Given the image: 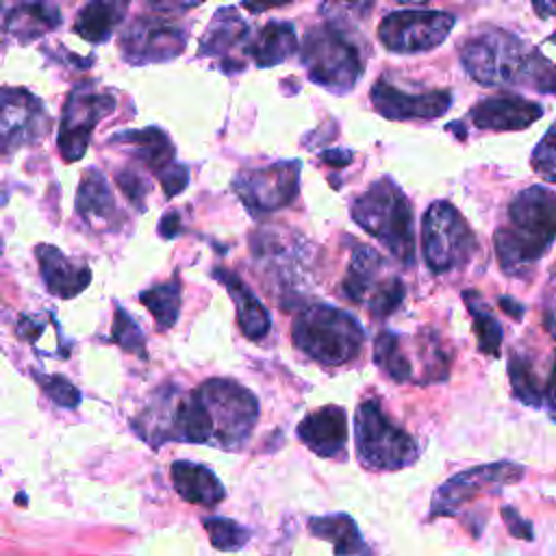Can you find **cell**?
<instances>
[{
  "label": "cell",
  "instance_id": "cell-1",
  "mask_svg": "<svg viewBox=\"0 0 556 556\" xmlns=\"http://www.w3.org/2000/svg\"><path fill=\"white\" fill-rule=\"evenodd\" d=\"M256 417L258 400L250 389L228 378H211L176 402H150L135 428L154 447L174 439L232 452L245 445Z\"/></svg>",
  "mask_w": 556,
  "mask_h": 556
},
{
  "label": "cell",
  "instance_id": "cell-2",
  "mask_svg": "<svg viewBox=\"0 0 556 556\" xmlns=\"http://www.w3.org/2000/svg\"><path fill=\"white\" fill-rule=\"evenodd\" d=\"M556 241V191L532 185L517 191L508 204L506 224L493 235L500 269L506 276H528Z\"/></svg>",
  "mask_w": 556,
  "mask_h": 556
},
{
  "label": "cell",
  "instance_id": "cell-3",
  "mask_svg": "<svg viewBox=\"0 0 556 556\" xmlns=\"http://www.w3.org/2000/svg\"><path fill=\"white\" fill-rule=\"evenodd\" d=\"M460 63L476 83L486 87L530 85L536 91L556 93V65L500 28L471 37L460 48Z\"/></svg>",
  "mask_w": 556,
  "mask_h": 556
},
{
  "label": "cell",
  "instance_id": "cell-4",
  "mask_svg": "<svg viewBox=\"0 0 556 556\" xmlns=\"http://www.w3.org/2000/svg\"><path fill=\"white\" fill-rule=\"evenodd\" d=\"M352 219L400 263H415L413 208L391 176H380L352 202Z\"/></svg>",
  "mask_w": 556,
  "mask_h": 556
},
{
  "label": "cell",
  "instance_id": "cell-5",
  "mask_svg": "<svg viewBox=\"0 0 556 556\" xmlns=\"http://www.w3.org/2000/svg\"><path fill=\"white\" fill-rule=\"evenodd\" d=\"M291 341L311 361L345 365L361 354L365 330L354 315L332 304L313 302L293 317Z\"/></svg>",
  "mask_w": 556,
  "mask_h": 556
},
{
  "label": "cell",
  "instance_id": "cell-6",
  "mask_svg": "<svg viewBox=\"0 0 556 556\" xmlns=\"http://www.w3.org/2000/svg\"><path fill=\"white\" fill-rule=\"evenodd\" d=\"M300 59L315 85L339 96L352 91L365 67L356 39L332 20L308 30Z\"/></svg>",
  "mask_w": 556,
  "mask_h": 556
},
{
  "label": "cell",
  "instance_id": "cell-7",
  "mask_svg": "<svg viewBox=\"0 0 556 556\" xmlns=\"http://www.w3.org/2000/svg\"><path fill=\"white\" fill-rule=\"evenodd\" d=\"M354 432L358 460L367 469L397 471L419 458L417 441L387 415L378 397L358 404Z\"/></svg>",
  "mask_w": 556,
  "mask_h": 556
},
{
  "label": "cell",
  "instance_id": "cell-8",
  "mask_svg": "<svg viewBox=\"0 0 556 556\" xmlns=\"http://www.w3.org/2000/svg\"><path fill=\"white\" fill-rule=\"evenodd\" d=\"M476 248L473 230L452 202L437 200L428 206L421 222V250L432 274H450L465 267Z\"/></svg>",
  "mask_w": 556,
  "mask_h": 556
},
{
  "label": "cell",
  "instance_id": "cell-9",
  "mask_svg": "<svg viewBox=\"0 0 556 556\" xmlns=\"http://www.w3.org/2000/svg\"><path fill=\"white\" fill-rule=\"evenodd\" d=\"M300 161H278L265 167L239 172L232 189L252 215L271 213L289 206L300 191Z\"/></svg>",
  "mask_w": 556,
  "mask_h": 556
},
{
  "label": "cell",
  "instance_id": "cell-10",
  "mask_svg": "<svg viewBox=\"0 0 556 556\" xmlns=\"http://www.w3.org/2000/svg\"><path fill=\"white\" fill-rule=\"evenodd\" d=\"M115 109V98L104 91H96L91 85H78L70 91L61 124H59V135H56V146L63 156V161H80L85 150L89 148L93 128L98 122L106 115H111Z\"/></svg>",
  "mask_w": 556,
  "mask_h": 556
},
{
  "label": "cell",
  "instance_id": "cell-11",
  "mask_svg": "<svg viewBox=\"0 0 556 556\" xmlns=\"http://www.w3.org/2000/svg\"><path fill=\"white\" fill-rule=\"evenodd\" d=\"M454 15L443 11H393L378 26L380 43L397 54H417L437 48L450 35Z\"/></svg>",
  "mask_w": 556,
  "mask_h": 556
},
{
  "label": "cell",
  "instance_id": "cell-12",
  "mask_svg": "<svg viewBox=\"0 0 556 556\" xmlns=\"http://www.w3.org/2000/svg\"><path fill=\"white\" fill-rule=\"evenodd\" d=\"M521 478H523V467L510 460L486 463V465L458 471L437 486L430 500L428 517H454L458 515L460 506L471 502L476 495L500 489L502 484H513Z\"/></svg>",
  "mask_w": 556,
  "mask_h": 556
},
{
  "label": "cell",
  "instance_id": "cell-13",
  "mask_svg": "<svg viewBox=\"0 0 556 556\" xmlns=\"http://www.w3.org/2000/svg\"><path fill=\"white\" fill-rule=\"evenodd\" d=\"M185 46L187 33L165 17H137L119 35V52L132 65L172 61Z\"/></svg>",
  "mask_w": 556,
  "mask_h": 556
},
{
  "label": "cell",
  "instance_id": "cell-14",
  "mask_svg": "<svg viewBox=\"0 0 556 556\" xmlns=\"http://www.w3.org/2000/svg\"><path fill=\"white\" fill-rule=\"evenodd\" d=\"M111 143L128 146L132 156L159 176L165 198L178 195L189 185V169L182 163H176V148L161 128L148 126L122 130L111 137Z\"/></svg>",
  "mask_w": 556,
  "mask_h": 556
},
{
  "label": "cell",
  "instance_id": "cell-15",
  "mask_svg": "<svg viewBox=\"0 0 556 556\" xmlns=\"http://www.w3.org/2000/svg\"><path fill=\"white\" fill-rule=\"evenodd\" d=\"M50 130L41 100L22 87H0V152L11 154Z\"/></svg>",
  "mask_w": 556,
  "mask_h": 556
},
{
  "label": "cell",
  "instance_id": "cell-16",
  "mask_svg": "<svg viewBox=\"0 0 556 556\" xmlns=\"http://www.w3.org/2000/svg\"><path fill=\"white\" fill-rule=\"evenodd\" d=\"M371 104L374 109L395 122L404 119H437L447 113L452 104V93L447 89H434L426 93H406L384 78L376 80L371 87Z\"/></svg>",
  "mask_w": 556,
  "mask_h": 556
},
{
  "label": "cell",
  "instance_id": "cell-17",
  "mask_svg": "<svg viewBox=\"0 0 556 556\" xmlns=\"http://www.w3.org/2000/svg\"><path fill=\"white\" fill-rule=\"evenodd\" d=\"M254 254L267 267V274L291 293V306L300 300L298 287L304 278V243L289 241L285 232H261L254 237Z\"/></svg>",
  "mask_w": 556,
  "mask_h": 556
},
{
  "label": "cell",
  "instance_id": "cell-18",
  "mask_svg": "<svg viewBox=\"0 0 556 556\" xmlns=\"http://www.w3.org/2000/svg\"><path fill=\"white\" fill-rule=\"evenodd\" d=\"M543 115V106L539 102L526 100L521 96H493L478 102L469 111V119L473 126L482 130H523L534 124Z\"/></svg>",
  "mask_w": 556,
  "mask_h": 556
},
{
  "label": "cell",
  "instance_id": "cell-19",
  "mask_svg": "<svg viewBox=\"0 0 556 556\" xmlns=\"http://www.w3.org/2000/svg\"><path fill=\"white\" fill-rule=\"evenodd\" d=\"M298 439L317 456L332 458L343 452L348 441V417L337 404H326L308 413L295 428Z\"/></svg>",
  "mask_w": 556,
  "mask_h": 556
},
{
  "label": "cell",
  "instance_id": "cell-20",
  "mask_svg": "<svg viewBox=\"0 0 556 556\" xmlns=\"http://www.w3.org/2000/svg\"><path fill=\"white\" fill-rule=\"evenodd\" d=\"M41 278L48 291L56 298H74L91 282V269L83 263L67 258L59 248L39 243L35 248Z\"/></svg>",
  "mask_w": 556,
  "mask_h": 556
},
{
  "label": "cell",
  "instance_id": "cell-21",
  "mask_svg": "<svg viewBox=\"0 0 556 556\" xmlns=\"http://www.w3.org/2000/svg\"><path fill=\"white\" fill-rule=\"evenodd\" d=\"M76 211L91 226L100 230L117 228L124 217L117 208L113 191L98 169H87L76 191Z\"/></svg>",
  "mask_w": 556,
  "mask_h": 556
},
{
  "label": "cell",
  "instance_id": "cell-22",
  "mask_svg": "<svg viewBox=\"0 0 556 556\" xmlns=\"http://www.w3.org/2000/svg\"><path fill=\"white\" fill-rule=\"evenodd\" d=\"M384 258L374 248L356 241L345 278L341 282V293L350 302L367 306L376 291L389 280V276H384Z\"/></svg>",
  "mask_w": 556,
  "mask_h": 556
},
{
  "label": "cell",
  "instance_id": "cell-23",
  "mask_svg": "<svg viewBox=\"0 0 556 556\" xmlns=\"http://www.w3.org/2000/svg\"><path fill=\"white\" fill-rule=\"evenodd\" d=\"M213 278L217 282H222L226 287V291L230 293V298L235 302V308H237V324H239L241 332L250 341H261L269 332V328H271V317H269L267 308L261 304V300L230 269L215 267L213 269Z\"/></svg>",
  "mask_w": 556,
  "mask_h": 556
},
{
  "label": "cell",
  "instance_id": "cell-24",
  "mask_svg": "<svg viewBox=\"0 0 556 556\" xmlns=\"http://www.w3.org/2000/svg\"><path fill=\"white\" fill-rule=\"evenodd\" d=\"M172 482L176 493L189 502L200 506H215L226 497V491L219 478L200 463L176 460L172 463Z\"/></svg>",
  "mask_w": 556,
  "mask_h": 556
},
{
  "label": "cell",
  "instance_id": "cell-25",
  "mask_svg": "<svg viewBox=\"0 0 556 556\" xmlns=\"http://www.w3.org/2000/svg\"><path fill=\"white\" fill-rule=\"evenodd\" d=\"M61 24V13L52 0H15L7 11V33L22 43L39 39Z\"/></svg>",
  "mask_w": 556,
  "mask_h": 556
},
{
  "label": "cell",
  "instance_id": "cell-26",
  "mask_svg": "<svg viewBox=\"0 0 556 556\" xmlns=\"http://www.w3.org/2000/svg\"><path fill=\"white\" fill-rule=\"evenodd\" d=\"M245 39H248V24L241 20V15L235 9L224 7L213 15L200 41V54L217 56L224 61V67H226L228 61H232L230 52L237 46L245 43Z\"/></svg>",
  "mask_w": 556,
  "mask_h": 556
},
{
  "label": "cell",
  "instance_id": "cell-27",
  "mask_svg": "<svg viewBox=\"0 0 556 556\" xmlns=\"http://www.w3.org/2000/svg\"><path fill=\"white\" fill-rule=\"evenodd\" d=\"M295 50H298V37H295L293 24L289 22L265 24L245 46V54H250L258 67L280 65Z\"/></svg>",
  "mask_w": 556,
  "mask_h": 556
},
{
  "label": "cell",
  "instance_id": "cell-28",
  "mask_svg": "<svg viewBox=\"0 0 556 556\" xmlns=\"http://www.w3.org/2000/svg\"><path fill=\"white\" fill-rule=\"evenodd\" d=\"M130 0H89L76 15L74 30L89 43L106 41L122 24Z\"/></svg>",
  "mask_w": 556,
  "mask_h": 556
},
{
  "label": "cell",
  "instance_id": "cell-29",
  "mask_svg": "<svg viewBox=\"0 0 556 556\" xmlns=\"http://www.w3.org/2000/svg\"><path fill=\"white\" fill-rule=\"evenodd\" d=\"M308 532L332 543L334 554H367L369 547L363 541L356 521L345 513L311 517Z\"/></svg>",
  "mask_w": 556,
  "mask_h": 556
},
{
  "label": "cell",
  "instance_id": "cell-30",
  "mask_svg": "<svg viewBox=\"0 0 556 556\" xmlns=\"http://www.w3.org/2000/svg\"><path fill=\"white\" fill-rule=\"evenodd\" d=\"M406 337L395 330H380L374 339V363L395 382L413 378V363L404 350Z\"/></svg>",
  "mask_w": 556,
  "mask_h": 556
},
{
  "label": "cell",
  "instance_id": "cell-31",
  "mask_svg": "<svg viewBox=\"0 0 556 556\" xmlns=\"http://www.w3.org/2000/svg\"><path fill=\"white\" fill-rule=\"evenodd\" d=\"M463 300H465V306H467V311L471 315L473 332H476V341H478L480 352L497 358L500 356V348H502V339H504L500 321L495 319L491 308L482 302L480 293L467 289V291H463Z\"/></svg>",
  "mask_w": 556,
  "mask_h": 556
},
{
  "label": "cell",
  "instance_id": "cell-32",
  "mask_svg": "<svg viewBox=\"0 0 556 556\" xmlns=\"http://www.w3.org/2000/svg\"><path fill=\"white\" fill-rule=\"evenodd\" d=\"M139 302L152 313L163 330L172 328L178 321L180 313V280L172 278L167 282L154 285L148 291H141Z\"/></svg>",
  "mask_w": 556,
  "mask_h": 556
},
{
  "label": "cell",
  "instance_id": "cell-33",
  "mask_svg": "<svg viewBox=\"0 0 556 556\" xmlns=\"http://www.w3.org/2000/svg\"><path fill=\"white\" fill-rule=\"evenodd\" d=\"M508 378H510V389L513 395L532 408H541L543 406V387L541 380L536 378L534 365L530 363V358H526L523 354H510L508 356Z\"/></svg>",
  "mask_w": 556,
  "mask_h": 556
},
{
  "label": "cell",
  "instance_id": "cell-34",
  "mask_svg": "<svg viewBox=\"0 0 556 556\" xmlns=\"http://www.w3.org/2000/svg\"><path fill=\"white\" fill-rule=\"evenodd\" d=\"M204 530L208 532L211 545L222 552L241 549L250 541V530L226 517H206Z\"/></svg>",
  "mask_w": 556,
  "mask_h": 556
},
{
  "label": "cell",
  "instance_id": "cell-35",
  "mask_svg": "<svg viewBox=\"0 0 556 556\" xmlns=\"http://www.w3.org/2000/svg\"><path fill=\"white\" fill-rule=\"evenodd\" d=\"M111 339L126 352L146 356V339L141 328L137 326V321L128 315V311H124L122 306L115 308V317H113V330H111Z\"/></svg>",
  "mask_w": 556,
  "mask_h": 556
},
{
  "label": "cell",
  "instance_id": "cell-36",
  "mask_svg": "<svg viewBox=\"0 0 556 556\" xmlns=\"http://www.w3.org/2000/svg\"><path fill=\"white\" fill-rule=\"evenodd\" d=\"M530 165L541 178L556 185V122L547 128L543 139L532 150Z\"/></svg>",
  "mask_w": 556,
  "mask_h": 556
},
{
  "label": "cell",
  "instance_id": "cell-37",
  "mask_svg": "<svg viewBox=\"0 0 556 556\" xmlns=\"http://www.w3.org/2000/svg\"><path fill=\"white\" fill-rule=\"evenodd\" d=\"M35 380L39 382V387L43 389V393L56 402L59 406H65V408H74L80 404V391L63 376H48V374H35Z\"/></svg>",
  "mask_w": 556,
  "mask_h": 556
},
{
  "label": "cell",
  "instance_id": "cell-38",
  "mask_svg": "<svg viewBox=\"0 0 556 556\" xmlns=\"http://www.w3.org/2000/svg\"><path fill=\"white\" fill-rule=\"evenodd\" d=\"M115 182L119 185V189L124 191V195L128 198V202H132L139 211H146V198H148L150 187H148L146 178H143L139 172H135V169H130V167L119 169V172L115 174Z\"/></svg>",
  "mask_w": 556,
  "mask_h": 556
},
{
  "label": "cell",
  "instance_id": "cell-39",
  "mask_svg": "<svg viewBox=\"0 0 556 556\" xmlns=\"http://www.w3.org/2000/svg\"><path fill=\"white\" fill-rule=\"evenodd\" d=\"M369 7L371 0H324L321 13L332 22H341L345 17H365Z\"/></svg>",
  "mask_w": 556,
  "mask_h": 556
},
{
  "label": "cell",
  "instance_id": "cell-40",
  "mask_svg": "<svg viewBox=\"0 0 556 556\" xmlns=\"http://www.w3.org/2000/svg\"><path fill=\"white\" fill-rule=\"evenodd\" d=\"M502 519L506 521V528L517 536V539H521V541H532V536H534V532H532V523L530 521H526L515 508H510V506H504L502 510Z\"/></svg>",
  "mask_w": 556,
  "mask_h": 556
},
{
  "label": "cell",
  "instance_id": "cell-41",
  "mask_svg": "<svg viewBox=\"0 0 556 556\" xmlns=\"http://www.w3.org/2000/svg\"><path fill=\"white\" fill-rule=\"evenodd\" d=\"M545 300H547V306H545L543 321L549 328V332L556 334V267L552 271V280H549V289L545 291Z\"/></svg>",
  "mask_w": 556,
  "mask_h": 556
},
{
  "label": "cell",
  "instance_id": "cell-42",
  "mask_svg": "<svg viewBox=\"0 0 556 556\" xmlns=\"http://www.w3.org/2000/svg\"><path fill=\"white\" fill-rule=\"evenodd\" d=\"M543 406L547 408L549 417L556 421V356H554V365L547 378V387H543Z\"/></svg>",
  "mask_w": 556,
  "mask_h": 556
},
{
  "label": "cell",
  "instance_id": "cell-43",
  "mask_svg": "<svg viewBox=\"0 0 556 556\" xmlns=\"http://www.w3.org/2000/svg\"><path fill=\"white\" fill-rule=\"evenodd\" d=\"M152 9L163 11V13H172V11H187L193 9L198 4H202L204 0H146Z\"/></svg>",
  "mask_w": 556,
  "mask_h": 556
},
{
  "label": "cell",
  "instance_id": "cell-44",
  "mask_svg": "<svg viewBox=\"0 0 556 556\" xmlns=\"http://www.w3.org/2000/svg\"><path fill=\"white\" fill-rule=\"evenodd\" d=\"M319 159H321V163H326V165L345 167V165L352 163V152H350V150H339V148H334V150H324V152L319 154Z\"/></svg>",
  "mask_w": 556,
  "mask_h": 556
},
{
  "label": "cell",
  "instance_id": "cell-45",
  "mask_svg": "<svg viewBox=\"0 0 556 556\" xmlns=\"http://www.w3.org/2000/svg\"><path fill=\"white\" fill-rule=\"evenodd\" d=\"M159 232H161V237H165V239H174V237L180 232V215H178L176 211L167 213V215L161 219Z\"/></svg>",
  "mask_w": 556,
  "mask_h": 556
},
{
  "label": "cell",
  "instance_id": "cell-46",
  "mask_svg": "<svg viewBox=\"0 0 556 556\" xmlns=\"http://www.w3.org/2000/svg\"><path fill=\"white\" fill-rule=\"evenodd\" d=\"M500 306H502V311L506 313V315H510V317H515V319H521L523 317V304H519L517 300H510L508 295H502L500 298Z\"/></svg>",
  "mask_w": 556,
  "mask_h": 556
},
{
  "label": "cell",
  "instance_id": "cell-47",
  "mask_svg": "<svg viewBox=\"0 0 556 556\" xmlns=\"http://www.w3.org/2000/svg\"><path fill=\"white\" fill-rule=\"evenodd\" d=\"M539 17H556V0H532Z\"/></svg>",
  "mask_w": 556,
  "mask_h": 556
},
{
  "label": "cell",
  "instance_id": "cell-48",
  "mask_svg": "<svg viewBox=\"0 0 556 556\" xmlns=\"http://www.w3.org/2000/svg\"><path fill=\"white\" fill-rule=\"evenodd\" d=\"M4 35H7V11H4V7L0 2V46L4 41Z\"/></svg>",
  "mask_w": 556,
  "mask_h": 556
},
{
  "label": "cell",
  "instance_id": "cell-49",
  "mask_svg": "<svg viewBox=\"0 0 556 556\" xmlns=\"http://www.w3.org/2000/svg\"><path fill=\"white\" fill-rule=\"evenodd\" d=\"M397 2H404V4H408V2H419V0H397Z\"/></svg>",
  "mask_w": 556,
  "mask_h": 556
}]
</instances>
